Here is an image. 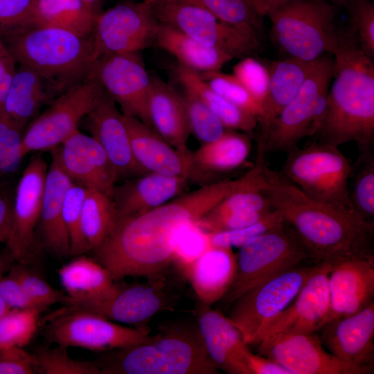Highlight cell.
<instances>
[{"label":"cell","mask_w":374,"mask_h":374,"mask_svg":"<svg viewBox=\"0 0 374 374\" xmlns=\"http://www.w3.org/2000/svg\"><path fill=\"white\" fill-rule=\"evenodd\" d=\"M253 168L243 176L206 184L148 212L116 217L94 259L118 282L127 276L152 277L169 270L184 228L206 215L232 193L258 184Z\"/></svg>","instance_id":"6da1fadb"},{"label":"cell","mask_w":374,"mask_h":374,"mask_svg":"<svg viewBox=\"0 0 374 374\" xmlns=\"http://www.w3.org/2000/svg\"><path fill=\"white\" fill-rule=\"evenodd\" d=\"M262 191L297 233L317 262L331 265L373 255L374 224L355 210L306 196L280 172L263 167Z\"/></svg>","instance_id":"7a4b0ae2"},{"label":"cell","mask_w":374,"mask_h":374,"mask_svg":"<svg viewBox=\"0 0 374 374\" xmlns=\"http://www.w3.org/2000/svg\"><path fill=\"white\" fill-rule=\"evenodd\" d=\"M335 71L317 141L339 147L356 143L359 152L374 150V64L348 30L333 51Z\"/></svg>","instance_id":"3957f363"},{"label":"cell","mask_w":374,"mask_h":374,"mask_svg":"<svg viewBox=\"0 0 374 374\" xmlns=\"http://www.w3.org/2000/svg\"><path fill=\"white\" fill-rule=\"evenodd\" d=\"M0 39L16 63L37 73L57 96L87 78L96 63L92 35L31 24Z\"/></svg>","instance_id":"277c9868"},{"label":"cell","mask_w":374,"mask_h":374,"mask_svg":"<svg viewBox=\"0 0 374 374\" xmlns=\"http://www.w3.org/2000/svg\"><path fill=\"white\" fill-rule=\"evenodd\" d=\"M100 374H217L198 327H165L147 341L104 352Z\"/></svg>","instance_id":"5b68a950"},{"label":"cell","mask_w":374,"mask_h":374,"mask_svg":"<svg viewBox=\"0 0 374 374\" xmlns=\"http://www.w3.org/2000/svg\"><path fill=\"white\" fill-rule=\"evenodd\" d=\"M335 15L326 0H275L266 15L274 44L290 57L306 61L332 54L337 47L343 30Z\"/></svg>","instance_id":"8992f818"},{"label":"cell","mask_w":374,"mask_h":374,"mask_svg":"<svg viewBox=\"0 0 374 374\" xmlns=\"http://www.w3.org/2000/svg\"><path fill=\"white\" fill-rule=\"evenodd\" d=\"M234 279L220 299L224 308L260 283L314 259L293 227L285 220L239 247Z\"/></svg>","instance_id":"52a82bcc"},{"label":"cell","mask_w":374,"mask_h":374,"mask_svg":"<svg viewBox=\"0 0 374 374\" xmlns=\"http://www.w3.org/2000/svg\"><path fill=\"white\" fill-rule=\"evenodd\" d=\"M335 71L331 56L324 54L317 59L296 96L270 124L257 152H289L303 138L314 134Z\"/></svg>","instance_id":"ba28073f"},{"label":"cell","mask_w":374,"mask_h":374,"mask_svg":"<svg viewBox=\"0 0 374 374\" xmlns=\"http://www.w3.org/2000/svg\"><path fill=\"white\" fill-rule=\"evenodd\" d=\"M287 153L280 172L306 196L353 209L349 193L352 165L337 146L317 141Z\"/></svg>","instance_id":"9c48e42d"},{"label":"cell","mask_w":374,"mask_h":374,"mask_svg":"<svg viewBox=\"0 0 374 374\" xmlns=\"http://www.w3.org/2000/svg\"><path fill=\"white\" fill-rule=\"evenodd\" d=\"M170 269L147 278L143 283L121 284L116 282L105 294L87 301H68L62 310L84 311L112 321L137 328H147L150 320L161 311L170 310L178 299L170 287Z\"/></svg>","instance_id":"30bf717a"},{"label":"cell","mask_w":374,"mask_h":374,"mask_svg":"<svg viewBox=\"0 0 374 374\" xmlns=\"http://www.w3.org/2000/svg\"><path fill=\"white\" fill-rule=\"evenodd\" d=\"M294 267L249 289L230 306L228 319L245 343L256 344L263 330L295 299L316 268Z\"/></svg>","instance_id":"8fae6325"},{"label":"cell","mask_w":374,"mask_h":374,"mask_svg":"<svg viewBox=\"0 0 374 374\" xmlns=\"http://www.w3.org/2000/svg\"><path fill=\"white\" fill-rule=\"evenodd\" d=\"M103 91L93 68L87 78L55 98L24 130L26 154L60 146L78 130L79 123L92 110Z\"/></svg>","instance_id":"7c38bea8"},{"label":"cell","mask_w":374,"mask_h":374,"mask_svg":"<svg viewBox=\"0 0 374 374\" xmlns=\"http://www.w3.org/2000/svg\"><path fill=\"white\" fill-rule=\"evenodd\" d=\"M48 319L43 331L44 338L64 348L106 352L138 344L151 337L149 327H127L88 312L60 308Z\"/></svg>","instance_id":"4fadbf2b"},{"label":"cell","mask_w":374,"mask_h":374,"mask_svg":"<svg viewBox=\"0 0 374 374\" xmlns=\"http://www.w3.org/2000/svg\"><path fill=\"white\" fill-rule=\"evenodd\" d=\"M153 12L159 22L170 25L202 44L221 50L233 58L253 56L260 40L217 19L205 9L188 3L155 0Z\"/></svg>","instance_id":"5bb4252c"},{"label":"cell","mask_w":374,"mask_h":374,"mask_svg":"<svg viewBox=\"0 0 374 374\" xmlns=\"http://www.w3.org/2000/svg\"><path fill=\"white\" fill-rule=\"evenodd\" d=\"M154 1L118 4L97 15L92 33L95 62L109 55L139 52L154 42L159 24Z\"/></svg>","instance_id":"9a60e30c"},{"label":"cell","mask_w":374,"mask_h":374,"mask_svg":"<svg viewBox=\"0 0 374 374\" xmlns=\"http://www.w3.org/2000/svg\"><path fill=\"white\" fill-rule=\"evenodd\" d=\"M257 345L259 355L292 374H368L374 371V366H357L341 361L326 350L317 332L276 335Z\"/></svg>","instance_id":"2e32d148"},{"label":"cell","mask_w":374,"mask_h":374,"mask_svg":"<svg viewBox=\"0 0 374 374\" xmlns=\"http://www.w3.org/2000/svg\"><path fill=\"white\" fill-rule=\"evenodd\" d=\"M93 71L124 115L134 116L150 127L148 98L151 77L139 52L102 57Z\"/></svg>","instance_id":"e0dca14e"},{"label":"cell","mask_w":374,"mask_h":374,"mask_svg":"<svg viewBox=\"0 0 374 374\" xmlns=\"http://www.w3.org/2000/svg\"><path fill=\"white\" fill-rule=\"evenodd\" d=\"M47 170L42 156H34L24 169L16 188L11 231L6 244L7 250L18 263L28 264L33 251Z\"/></svg>","instance_id":"ac0fdd59"},{"label":"cell","mask_w":374,"mask_h":374,"mask_svg":"<svg viewBox=\"0 0 374 374\" xmlns=\"http://www.w3.org/2000/svg\"><path fill=\"white\" fill-rule=\"evenodd\" d=\"M332 265L317 262L293 301L261 332L256 344L280 334L317 332L330 313L328 276Z\"/></svg>","instance_id":"d6986e66"},{"label":"cell","mask_w":374,"mask_h":374,"mask_svg":"<svg viewBox=\"0 0 374 374\" xmlns=\"http://www.w3.org/2000/svg\"><path fill=\"white\" fill-rule=\"evenodd\" d=\"M57 148L53 157L73 183L112 197L118 176L93 137L78 130Z\"/></svg>","instance_id":"ffe728a7"},{"label":"cell","mask_w":374,"mask_h":374,"mask_svg":"<svg viewBox=\"0 0 374 374\" xmlns=\"http://www.w3.org/2000/svg\"><path fill=\"white\" fill-rule=\"evenodd\" d=\"M319 331L324 348L341 361L374 366V301L355 314L327 321Z\"/></svg>","instance_id":"44dd1931"},{"label":"cell","mask_w":374,"mask_h":374,"mask_svg":"<svg viewBox=\"0 0 374 374\" xmlns=\"http://www.w3.org/2000/svg\"><path fill=\"white\" fill-rule=\"evenodd\" d=\"M87 121L91 136L105 152L118 179L147 173L134 158L123 113L105 89L87 116Z\"/></svg>","instance_id":"7402d4cb"},{"label":"cell","mask_w":374,"mask_h":374,"mask_svg":"<svg viewBox=\"0 0 374 374\" xmlns=\"http://www.w3.org/2000/svg\"><path fill=\"white\" fill-rule=\"evenodd\" d=\"M132 154L145 172L188 179L198 177L192 152L182 153L139 118L124 115Z\"/></svg>","instance_id":"603a6c76"},{"label":"cell","mask_w":374,"mask_h":374,"mask_svg":"<svg viewBox=\"0 0 374 374\" xmlns=\"http://www.w3.org/2000/svg\"><path fill=\"white\" fill-rule=\"evenodd\" d=\"M328 320L348 316L366 308L374 297V255L332 265L328 276Z\"/></svg>","instance_id":"cb8c5ba5"},{"label":"cell","mask_w":374,"mask_h":374,"mask_svg":"<svg viewBox=\"0 0 374 374\" xmlns=\"http://www.w3.org/2000/svg\"><path fill=\"white\" fill-rule=\"evenodd\" d=\"M199 305L197 327L216 368L229 374H251L246 357L249 349L240 332L222 312Z\"/></svg>","instance_id":"d4e9b609"},{"label":"cell","mask_w":374,"mask_h":374,"mask_svg":"<svg viewBox=\"0 0 374 374\" xmlns=\"http://www.w3.org/2000/svg\"><path fill=\"white\" fill-rule=\"evenodd\" d=\"M188 179L147 172L114 188L112 198L117 217L148 212L181 195Z\"/></svg>","instance_id":"484cf974"},{"label":"cell","mask_w":374,"mask_h":374,"mask_svg":"<svg viewBox=\"0 0 374 374\" xmlns=\"http://www.w3.org/2000/svg\"><path fill=\"white\" fill-rule=\"evenodd\" d=\"M150 127L178 151L187 154L191 133L182 96L168 83L151 77L148 98Z\"/></svg>","instance_id":"4316f807"},{"label":"cell","mask_w":374,"mask_h":374,"mask_svg":"<svg viewBox=\"0 0 374 374\" xmlns=\"http://www.w3.org/2000/svg\"><path fill=\"white\" fill-rule=\"evenodd\" d=\"M73 181L53 157L48 168L38 223L42 244L50 253L70 256V242L63 220L64 196Z\"/></svg>","instance_id":"83f0119b"},{"label":"cell","mask_w":374,"mask_h":374,"mask_svg":"<svg viewBox=\"0 0 374 374\" xmlns=\"http://www.w3.org/2000/svg\"><path fill=\"white\" fill-rule=\"evenodd\" d=\"M317 61V59L306 61L289 57L270 62L267 67L268 89L262 103L263 114L258 122L260 127L258 145L263 141L272 121L296 96Z\"/></svg>","instance_id":"f1b7e54d"},{"label":"cell","mask_w":374,"mask_h":374,"mask_svg":"<svg viewBox=\"0 0 374 374\" xmlns=\"http://www.w3.org/2000/svg\"><path fill=\"white\" fill-rule=\"evenodd\" d=\"M235 271L236 258L232 248L211 247L190 267L185 278L199 302L211 306L228 291Z\"/></svg>","instance_id":"f546056e"},{"label":"cell","mask_w":374,"mask_h":374,"mask_svg":"<svg viewBox=\"0 0 374 374\" xmlns=\"http://www.w3.org/2000/svg\"><path fill=\"white\" fill-rule=\"evenodd\" d=\"M154 42L181 64L197 73L220 71L233 59L226 53L206 46L176 28L159 21Z\"/></svg>","instance_id":"4dcf8cb0"},{"label":"cell","mask_w":374,"mask_h":374,"mask_svg":"<svg viewBox=\"0 0 374 374\" xmlns=\"http://www.w3.org/2000/svg\"><path fill=\"white\" fill-rule=\"evenodd\" d=\"M56 97L37 73L19 65L5 100L4 115L25 127L38 115L44 105Z\"/></svg>","instance_id":"1f68e13d"},{"label":"cell","mask_w":374,"mask_h":374,"mask_svg":"<svg viewBox=\"0 0 374 374\" xmlns=\"http://www.w3.org/2000/svg\"><path fill=\"white\" fill-rule=\"evenodd\" d=\"M75 257L57 271L68 301L93 299L113 287L116 281L103 265L84 254Z\"/></svg>","instance_id":"d6a6232c"},{"label":"cell","mask_w":374,"mask_h":374,"mask_svg":"<svg viewBox=\"0 0 374 374\" xmlns=\"http://www.w3.org/2000/svg\"><path fill=\"white\" fill-rule=\"evenodd\" d=\"M175 71L183 87L196 94L226 128L253 133L258 125L257 118L254 116L215 91L201 78L199 73L179 64L175 68Z\"/></svg>","instance_id":"836d02e7"},{"label":"cell","mask_w":374,"mask_h":374,"mask_svg":"<svg viewBox=\"0 0 374 374\" xmlns=\"http://www.w3.org/2000/svg\"><path fill=\"white\" fill-rule=\"evenodd\" d=\"M251 148L247 135L225 131L217 139L205 144L192 153L195 169L203 172L224 173L232 171L244 163Z\"/></svg>","instance_id":"e575fe53"},{"label":"cell","mask_w":374,"mask_h":374,"mask_svg":"<svg viewBox=\"0 0 374 374\" xmlns=\"http://www.w3.org/2000/svg\"><path fill=\"white\" fill-rule=\"evenodd\" d=\"M34 24L92 35L96 15L82 0H34Z\"/></svg>","instance_id":"d590c367"},{"label":"cell","mask_w":374,"mask_h":374,"mask_svg":"<svg viewBox=\"0 0 374 374\" xmlns=\"http://www.w3.org/2000/svg\"><path fill=\"white\" fill-rule=\"evenodd\" d=\"M116 217V207L112 197L87 189L82 207V230L89 251L103 241Z\"/></svg>","instance_id":"8d00e7d4"},{"label":"cell","mask_w":374,"mask_h":374,"mask_svg":"<svg viewBox=\"0 0 374 374\" xmlns=\"http://www.w3.org/2000/svg\"><path fill=\"white\" fill-rule=\"evenodd\" d=\"M180 1L199 6L220 21L261 40L264 31L262 17L245 0H159Z\"/></svg>","instance_id":"74e56055"},{"label":"cell","mask_w":374,"mask_h":374,"mask_svg":"<svg viewBox=\"0 0 374 374\" xmlns=\"http://www.w3.org/2000/svg\"><path fill=\"white\" fill-rule=\"evenodd\" d=\"M350 198L353 209L374 224V150L359 152L352 166Z\"/></svg>","instance_id":"f35d334b"},{"label":"cell","mask_w":374,"mask_h":374,"mask_svg":"<svg viewBox=\"0 0 374 374\" xmlns=\"http://www.w3.org/2000/svg\"><path fill=\"white\" fill-rule=\"evenodd\" d=\"M66 348L39 346L31 353L35 373L100 374L95 362L80 361L68 355Z\"/></svg>","instance_id":"ab89813d"},{"label":"cell","mask_w":374,"mask_h":374,"mask_svg":"<svg viewBox=\"0 0 374 374\" xmlns=\"http://www.w3.org/2000/svg\"><path fill=\"white\" fill-rule=\"evenodd\" d=\"M42 312L37 308H11L0 319V350L28 345L35 335Z\"/></svg>","instance_id":"60d3db41"},{"label":"cell","mask_w":374,"mask_h":374,"mask_svg":"<svg viewBox=\"0 0 374 374\" xmlns=\"http://www.w3.org/2000/svg\"><path fill=\"white\" fill-rule=\"evenodd\" d=\"M199 75L211 89L223 98L254 116L258 122L261 118L263 114L262 105L251 95L233 74L217 71L201 73Z\"/></svg>","instance_id":"b9f144b4"},{"label":"cell","mask_w":374,"mask_h":374,"mask_svg":"<svg viewBox=\"0 0 374 374\" xmlns=\"http://www.w3.org/2000/svg\"><path fill=\"white\" fill-rule=\"evenodd\" d=\"M188 118L190 131L202 144L212 142L225 132L222 121L202 100L191 91L184 89L182 96Z\"/></svg>","instance_id":"7bdbcfd3"},{"label":"cell","mask_w":374,"mask_h":374,"mask_svg":"<svg viewBox=\"0 0 374 374\" xmlns=\"http://www.w3.org/2000/svg\"><path fill=\"white\" fill-rule=\"evenodd\" d=\"M211 247L209 233L199 228L195 222H190L177 239L172 265L181 276L185 277L190 267Z\"/></svg>","instance_id":"ee69618b"},{"label":"cell","mask_w":374,"mask_h":374,"mask_svg":"<svg viewBox=\"0 0 374 374\" xmlns=\"http://www.w3.org/2000/svg\"><path fill=\"white\" fill-rule=\"evenodd\" d=\"M87 189L73 183L66 192L63 220L70 242V256H78L89 251L82 230V207Z\"/></svg>","instance_id":"f6af8a7d"},{"label":"cell","mask_w":374,"mask_h":374,"mask_svg":"<svg viewBox=\"0 0 374 374\" xmlns=\"http://www.w3.org/2000/svg\"><path fill=\"white\" fill-rule=\"evenodd\" d=\"M9 274L18 280L34 302L45 310L53 304L60 303L64 305L68 301L66 294L51 286L39 274L30 269L27 264L13 265Z\"/></svg>","instance_id":"bcb514c9"},{"label":"cell","mask_w":374,"mask_h":374,"mask_svg":"<svg viewBox=\"0 0 374 374\" xmlns=\"http://www.w3.org/2000/svg\"><path fill=\"white\" fill-rule=\"evenodd\" d=\"M24 128L5 115L0 117V175L15 171L26 155L22 143Z\"/></svg>","instance_id":"7dc6e473"},{"label":"cell","mask_w":374,"mask_h":374,"mask_svg":"<svg viewBox=\"0 0 374 374\" xmlns=\"http://www.w3.org/2000/svg\"><path fill=\"white\" fill-rule=\"evenodd\" d=\"M285 221L282 213L274 208L256 222L238 229L209 233L212 247H240L249 240L277 226Z\"/></svg>","instance_id":"c3c4849f"},{"label":"cell","mask_w":374,"mask_h":374,"mask_svg":"<svg viewBox=\"0 0 374 374\" xmlns=\"http://www.w3.org/2000/svg\"><path fill=\"white\" fill-rule=\"evenodd\" d=\"M350 27L362 50L374 57V3L370 0H355L350 10Z\"/></svg>","instance_id":"681fc988"},{"label":"cell","mask_w":374,"mask_h":374,"mask_svg":"<svg viewBox=\"0 0 374 374\" xmlns=\"http://www.w3.org/2000/svg\"><path fill=\"white\" fill-rule=\"evenodd\" d=\"M262 186H253L235 192L223 199L206 215L220 216L242 211H269L274 209L262 191Z\"/></svg>","instance_id":"f907efd6"},{"label":"cell","mask_w":374,"mask_h":374,"mask_svg":"<svg viewBox=\"0 0 374 374\" xmlns=\"http://www.w3.org/2000/svg\"><path fill=\"white\" fill-rule=\"evenodd\" d=\"M233 75L262 107L269 85L267 68L252 56L245 57L233 66Z\"/></svg>","instance_id":"816d5d0a"},{"label":"cell","mask_w":374,"mask_h":374,"mask_svg":"<svg viewBox=\"0 0 374 374\" xmlns=\"http://www.w3.org/2000/svg\"><path fill=\"white\" fill-rule=\"evenodd\" d=\"M34 0H0V37L34 24Z\"/></svg>","instance_id":"f5cc1de1"},{"label":"cell","mask_w":374,"mask_h":374,"mask_svg":"<svg viewBox=\"0 0 374 374\" xmlns=\"http://www.w3.org/2000/svg\"><path fill=\"white\" fill-rule=\"evenodd\" d=\"M0 295L11 308L45 310L34 302L18 280L10 274L0 278Z\"/></svg>","instance_id":"db71d44e"},{"label":"cell","mask_w":374,"mask_h":374,"mask_svg":"<svg viewBox=\"0 0 374 374\" xmlns=\"http://www.w3.org/2000/svg\"><path fill=\"white\" fill-rule=\"evenodd\" d=\"M16 62L0 39V117L4 116L5 100L15 74Z\"/></svg>","instance_id":"11a10c76"},{"label":"cell","mask_w":374,"mask_h":374,"mask_svg":"<svg viewBox=\"0 0 374 374\" xmlns=\"http://www.w3.org/2000/svg\"><path fill=\"white\" fill-rule=\"evenodd\" d=\"M246 357L251 374H292L289 370L274 360L261 355H255L250 350Z\"/></svg>","instance_id":"9f6ffc18"},{"label":"cell","mask_w":374,"mask_h":374,"mask_svg":"<svg viewBox=\"0 0 374 374\" xmlns=\"http://www.w3.org/2000/svg\"><path fill=\"white\" fill-rule=\"evenodd\" d=\"M12 202L10 195L0 188V243L6 244L12 226Z\"/></svg>","instance_id":"6f0895ef"},{"label":"cell","mask_w":374,"mask_h":374,"mask_svg":"<svg viewBox=\"0 0 374 374\" xmlns=\"http://www.w3.org/2000/svg\"><path fill=\"white\" fill-rule=\"evenodd\" d=\"M35 369L33 364L17 362L0 359V374H33Z\"/></svg>","instance_id":"680465c9"},{"label":"cell","mask_w":374,"mask_h":374,"mask_svg":"<svg viewBox=\"0 0 374 374\" xmlns=\"http://www.w3.org/2000/svg\"><path fill=\"white\" fill-rule=\"evenodd\" d=\"M275 0H245L249 7L260 17H265Z\"/></svg>","instance_id":"91938a15"},{"label":"cell","mask_w":374,"mask_h":374,"mask_svg":"<svg viewBox=\"0 0 374 374\" xmlns=\"http://www.w3.org/2000/svg\"><path fill=\"white\" fill-rule=\"evenodd\" d=\"M15 261L8 250L5 252L0 251V278L4 276L6 271H9Z\"/></svg>","instance_id":"94428289"},{"label":"cell","mask_w":374,"mask_h":374,"mask_svg":"<svg viewBox=\"0 0 374 374\" xmlns=\"http://www.w3.org/2000/svg\"><path fill=\"white\" fill-rule=\"evenodd\" d=\"M87 7L96 15H99L102 11V0H82Z\"/></svg>","instance_id":"6125c7cd"},{"label":"cell","mask_w":374,"mask_h":374,"mask_svg":"<svg viewBox=\"0 0 374 374\" xmlns=\"http://www.w3.org/2000/svg\"><path fill=\"white\" fill-rule=\"evenodd\" d=\"M11 308L0 295V319L10 310Z\"/></svg>","instance_id":"be15d7a7"}]
</instances>
